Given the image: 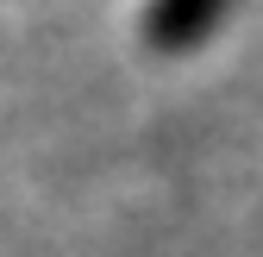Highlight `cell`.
I'll use <instances>...</instances> for the list:
<instances>
[{"label": "cell", "instance_id": "obj_1", "mask_svg": "<svg viewBox=\"0 0 263 257\" xmlns=\"http://www.w3.org/2000/svg\"><path fill=\"white\" fill-rule=\"evenodd\" d=\"M219 13H226V0H151L144 38L157 50H188V44H201L219 25Z\"/></svg>", "mask_w": 263, "mask_h": 257}]
</instances>
